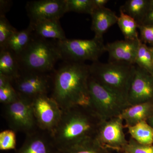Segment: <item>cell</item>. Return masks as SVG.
Instances as JSON below:
<instances>
[{"instance_id": "6da1fadb", "label": "cell", "mask_w": 153, "mask_h": 153, "mask_svg": "<svg viewBox=\"0 0 153 153\" xmlns=\"http://www.w3.org/2000/svg\"><path fill=\"white\" fill-rule=\"evenodd\" d=\"M90 76L89 65L81 62H64L55 71L51 97L62 111L75 106L89 107Z\"/></svg>"}, {"instance_id": "7a4b0ae2", "label": "cell", "mask_w": 153, "mask_h": 153, "mask_svg": "<svg viewBox=\"0 0 153 153\" xmlns=\"http://www.w3.org/2000/svg\"><path fill=\"white\" fill-rule=\"evenodd\" d=\"M96 116L88 107L75 106L63 111L51 134L58 152L94 139L97 130Z\"/></svg>"}, {"instance_id": "3957f363", "label": "cell", "mask_w": 153, "mask_h": 153, "mask_svg": "<svg viewBox=\"0 0 153 153\" xmlns=\"http://www.w3.org/2000/svg\"><path fill=\"white\" fill-rule=\"evenodd\" d=\"M16 57L21 71L44 74L53 71L57 61L62 60L55 42L35 34L27 48Z\"/></svg>"}, {"instance_id": "277c9868", "label": "cell", "mask_w": 153, "mask_h": 153, "mask_svg": "<svg viewBox=\"0 0 153 153\" xmlns=\"http://www.w3.org/2000/svg\"><path fill=\"white\" fill-rule=\"evenodd\" d=\"M136 67L128 63L98 61L89 65V71L90 76L97 82L127 100Z\"/></svg>"}, {"instance_id": "5b68a950", "label": "cell", "mask_w": 153, "mask_h": 153, "mask_svg": "<svg viewBox=\"0 0 153 153\" xmlns=\"http://www.w3.org/2000/svg\"><path fill=\"white\" fill-rule=\"evenodd\" d=\"M88 88L89 107L100 117H118L130 106L126 99L100 85L90 76Z\"/></svg>"}, {"instance_id": "8992f818", "label": "cell", "mask_w": 153, "mask_h": 153, "mask_svg": "<svg viewBox=\"0 0 153 153\" xmlns=\"http://www.w3.org/2000/svg\"><path fill=\"white\" fill-rule=\"evenodd\" d=\"M62 60L64 62H81L98 61L106 52L103 39L95 38L90 40L64 39L56 42Z\"/></svg>"}, {"instance_id": "52a82bcc", "label": "cell", "mask_w": 153, "mask_h": 153, "mask_svg": "<svg viewBox=\"0 0 153 153\" xmlns=\"http://www.w3.org/2000/svg\"><path fill=\"white\" fill-rule=\"evenodd\" d=\"M31 100L19 96L14 102L4 105V115L11 129L26 134L39 129Z\"/></svg>"}, {"instance_id": "ba28073f", "label": "cell", "mask_w": 153, "mask_h": 153, "mask_svg": "<svg viewBox=\"0 0 153 153\" xmlns=\"http://www.w3.org/2000/svg\"><path fill=\"white\" fill-rule=\"evenodd\" d=\"M38 128L52 134L59 123L63 111L57 102L47 94L39 96L32 102Z\"/></svg>"}, {"instance_id": "9c48e42d", "label": "cell", "mask_w": 153, "mask_h": 153, "mask_svg": "<svg viewBox=\"0 0 153 153\" xmlns=\"http://www.w3.org/2000/svg\"><path fill=\"white\" fill-rule=\"evenodd\" d=\"M52 82L48 74L21 71L12 84L19 96L33 101L37 97L47 94Z\"/></svg>"}, {"instance_id": "30bf717a", "label": "cell", "mask_w": 153, "mask_h": 153, "mask_svg": "<svg viewBox=\"0 0 153 153\" xmlns=\"http://www.w3.org/2000/svg\"><path fill=\"white\" fill-rule=\"evenodd\" d=\"M26 10L30 24L47 20H60L67 13L66 0H38L27 3Z\"/></svg>"}, {"instance_id": "8fae6325", "label": "cell", "mask_w": 153, "mask_h": 153, "mask_svg": "<svg viewBox=\"0 0 153 153\" xmlns=\"http://www.w3.org/2000/svg\"><path fill=\"white\" fill-rule=\"evenodd\" d=\"M153 98V76L136 66L128 96L130 105L149 102Z\"/></svg>"}, {"instance_id": "7c38bea8", "label": "cell", "mask_w": 153, "mask_h": 153, "mask_svg": "<svg viewBox=\"0 0 153 153\" xmlns=\"http://www.w3.org/2000/svg\"><path fill=\"white\" fill-rule=\"evenodd\" d=\"M122 120L120 117H115L102 124L97 130L94 139L103 147L124 149L128 142L123 132Z\"/></svg>"}, {"instance_id": "4fadbf2b", "label": "cell", "mask_w": 153, "mask_h": 153, "mask_svg": "<svg viewBox=\"0 0 153 153\" xmlns=\"http://www.w3.org/2000/svg\"><path fill=\"white\" fill-rule=\"evenodd\" d=\"M15 153H58L51 134L38 129L26 134L22 146Z\"/></svg>"}, {"instance_id": "5bb4252c", "label": "cell", "mask_w": 153, "mask_h": 153, "mask_svg": "<svg viewBox=\"0 0 153 153\" xmlns=\"http://www.w3.org/2000/svg\"><path fill=\"white\" fill-rule=\"evenodd\" d=\"M141 39L122 40L108 43L105 45L109 54V62H120L135 65L136 58Z\"/></svg>"}, {"instance_id": "9a60e30c", "label": "cell", "mask_w": 153, "mask_h": 153, "mask_svg": "<svg viewBox=\"0 0 153 153\" xmlns=\"http://www.w3.org/2000/svg\"><path fill=\"white\" fill-rule=\"evenodd\" d=\"M92 19L91 30L95 38L102 39L103 34L116 23L118 17L114 12L104 7L96 8L91 15Z\"/></svg>"}, {"instance_id": "2e32d148", "label": "cell", "mask_w": 153, "mask_h": 153, "mask_svg": "<svg viewBox=\"0 0 153 153\" xmlns=\"http://www.w3.org/2000/svg\"><path fill=\"white\" fill-rule=\"evenodd\" d=\"M30 25L33 27L34 34L38 37L46 39L52 38L56 41L66 38L60 20H47Z\"/></svg>"}, {"instance_id": "e0dca14e", "label": "cell", "mask_w": 153, "mask_h": 153, "mask_svg": "<svg viewBox=\"0 0 153 153\" xmlns=\"http://www.w3.org/2000/svg\"><path fill=\"white\" fill-rule=\"evenodd\" d=\"M34 36L33 27L30 24L27 28L22 31H17L13 34L8 40L4 49H9L16 57H18L27 47Z\"/></svg>"}, {"instance_id": "ac0fdd59", "label": "cell", "mask_w": 153, "mask_h": 153, "mask_svg": "<svg viewBox=\"0 0 153 153\" xmlns=\"http://www.w3.org/2000/svg\"><path fill=\"white\" fill-rule=\"evenodd\" d=\"M152 106L150 102H145L129 107L118 117L126 121L128 127L145 121L151 114Z\"/></svg>"}, {"instance_id": "d6986e66", "label": "cell", "mask_w": 153, "mask_h": 153, "mask_svg": "<svg viewBox=\"0 0 153 153\" xmlns=\"http://www.w3.org/2000/svg\"><path fill=\"white\" fill-rule=\"evenodd\" d=\"M21 72L19 62L13 53L9 49H1L0 74L7 76L13 81Z\"/></svg>"}, {"instance_id": "ffe728a7", "label": "cell", "mask_w": 153, "mask_h": 153, "mask_svg": "<svg viewBox=\"0 0 153 153\" xmlns=\"http://www.w3.org/2000/svg\"><path fill=\"white\" fill-rule=\"evenodd\" d=\"M151 0H128L120 10L124 13L133 18L137 23L141 25L147 13Z\"/></svg>"}, {"instance_id": "44dd1931", "label": "cell", "mask_w": 153, "mask_h": 153, "mask_svg": "<svg viewBox=\"0 0 153 153\" xmlns=\"http://www.w3.org/2000/svg\"><path fill=\"white\" fill-rule=\"evenodd\" d=\"M128 131L135 140L142 145L153 143V128L146 121L128 127Z\"/></svg>"}, {"instance_id": "7402d4cb", "label": "cell", "mask_w": 153, "mask_h": 153, "mask_svg": "<svg viewBox=\"0 0 153 153\" xmlns=\"http://www.w3.org/2000/svg\"><path fill=\"white\" fill-rule=\"evenodd\" d=\"M120 15L118 19L117 24L122 32L125 40H139L137 31L138 24L135 20L120 9Z\"/></svg>"}, {"instance_id": "603a6c76", "label": "cell", "mask_w": 153, "mask_h": 153, "mask_svg": "<svg viewBox=\"0 0 153 153\" xmlns=\"http://www.w3.org/2000/svg\"><path fill=\"white\" fill-rule=\"evenodd\" d=\"M135 64L153 75V58L149 47L140 43Z\"/></svg>"}, {"instance_id": "cb8c5ba5", "label": "cell", "mask_w": 153, "mask_h": 153, "mask_svg": "<svg viewBox=\"0 0 153 153\" xmlns=\"http://www.w3.org/2000/svg\"><path fill=\"white\" fill-rule=\"evenodd\" d=\"M58 153H108V152L93 139Z\"/></svg>"}, {"instance_id": "d4e9b609", "label": "cell", "mask_w": 153, "mask_h": 153, "mask_svg": "<svg viewBox=\"0 0 153 153\" xmlns=\"http://www.w3.org/2000/svg\"><path fill=\"white\" fill-rule=\"evenodd\" d=\"M68 12H75L91 15L96 9L93 0H66Z\"/></svg>"}, {"instance_id": "484cf974", "label": "cell", "mask_w": 153, "mask_h": 153, "mask_svg": "<svg viewBox=\"0 0 153 153\" xmlns=\"http://www.w3.org/2000/svg\"><path fill=\"white\" fill-rule=\"evenodd\" d=\"M17 31L5 16H0V49L4 48L8 40Z\"/></svg>"}, {"instance_id": "4316f807", "label": "cell", "mask_w": 153, "mask_h": 153, "mask_svg": "<svg viewBox=\"0 0 153 153\" xmlns=\"http://www.w3.org/2000/svg\"><path fill=\"white\" fill-rule=\"evenodd\" d=\"M16 146V132L8 129L0 133V150L1 151L15 149Z\"/></svg>"}, {"instance_id": "83f0119b", "label": "cell", "mask_w": 153, "mask_h": 153, "mask_svg": "<svg viewBox=\"0 0 153 153\" xmlns=\"http://www.w3.org/2000/svg\"><path fill=\"white\" fill-rule=\"evenodd\" d=\"M19 97L18 92L12 84L0 88V102L4 105L14 102Z\"/></svg>"}, {"instance_id": "f1b7e54d", "label": "cell", "mask_w": 153, "mask_h": 153, "mask_svg": "<svg viewBox=\"0 0 153 153\" xmlns=\"http://www.w3.org/2000/svg\"><path fill=\"white\" fill-rule=\"evenodd\" d=\"M124 150L129 153H153V146L140 144L131 140L128 143Z\"/></svg>"}, {"instance_id": "f546056e", "label": "cell", "mask_w": 153, "mask_h": 153, "mask_svg": "<svg viewBox=\"0 0 153 153\" xmlns=\"http://www.w3.org/2000/svg\"><path fill=\"white\" fill-rule=\"evenodd\" d=\"M138 28L140 33L141 40L153 46V25H138Z\"/></svg>"}, {"instance_id": "4dcf8cb0", "label": "cell", "mask_w": 153, "mask_h": 153, "mask_svg": "<svg viewBox=\"0 0 153 153\" xmlns=\"http://www.w3.org/2000/svg\"><path fill=\"white\" fill-rule=\"evenodd\" d=\"M141 25H153V0H151L149 10Z\"/></svg>"}, {"instance_id": "1f68e13d", "label": "cell", "mask_w": 153, "mask_h": 153, "mask_svg": "<svg viewBox=\"0 0 153 153\" xmlns=\"http://www.w3.org/2000/svg\"><path fill=\"white\" fill-rule=\"evenodd\" d=\"M12 1H0V16H5V14L8 12L12 6Z\"/></svg>"}, {"instance_id": "d6a6232c", "label": "cell", "mask_w": 153, "mask_h": 153, "mask_svg": "<svg viewBox=\"0 0 153 153\" xmlns=\"http://www.w3.org/2000/svg\"><path fill=\"white\" fill-rule=\"evenodd\" d=\"M12 79L7 76L0 74V88L6 87L12 84Z\"/></svg>"}, {"instance_id": "836d02e7", "label": "cell", "mask_w": 153, "mask_h": 153, "mask_svg": "<svg viewBox=\"0 0 153 153\" xmlns=\"http://www.w3.org/2000/svg\"><path fill=\"white\" fill-rule=\"evenodd\" d=\"M94 3L96 8L105 7V5L109 1L108 0H93Z\"/></svg>"}, {"instance_id": "e575fe53", "label": "cell", "mask_w": 153, "mask_h": 153, "mask_svg": "<svg viewBox=\"0 0 153 153\" xmlns=\"http://www.w3.org/2000/svg\"><path fill=\"white\" fill-rule=\"evenodd\" d=\"M150 121L151 126H152L153 128V115L151 117Z\"/></svg>"}, {"instance_id": "d590c367", "label": "cell", "mask_w": 153, "mask_h": 153, "mask_svg": "<svg viewBox=\"0 0 153 153\" xmlns=\"http://www.w3.org/2000/svg\"><path fill=\"white\" fill-rule=\"evenodd\" d=\"M150 49L151 52H152V55L153 58V47H149Z\"/></svg>"}, {"instance_id": "8d00e7d4", "label": "cell", "mask_w": 153, "mask_h": 153, "mask_svg": "<svg viewBox=\"0 0 153 153\" xmlns=\"http://www.w3.org/2000/svg\"><path fill=\"white\" fill-rule=\"evenodd\" d=\"M129 153L127 152H125V153Z\"/></svg>"}, {"instance_id": "74e56055", "label": "cell", "mask_w": 153, "mask_h": 153, "mask_svg": "<svg viewBox=\"0 0 153 153\" xmlns=\"http://www.w3.org/2000/svg\"><path fill=\"white\" fill-rule=\"evenodd\" d=\"M152 47H153V46H152Z\"/></svg>"}, {"instance_id": "f35d334b", "label": "cell", "mask_w": 153, "mask_h": 153, "mask_svg": "<svg viewBox=\"0 0 153 153\" xmlns=\"http://www.w3.org/2000/svg\"></svg>"}]
</instances>
